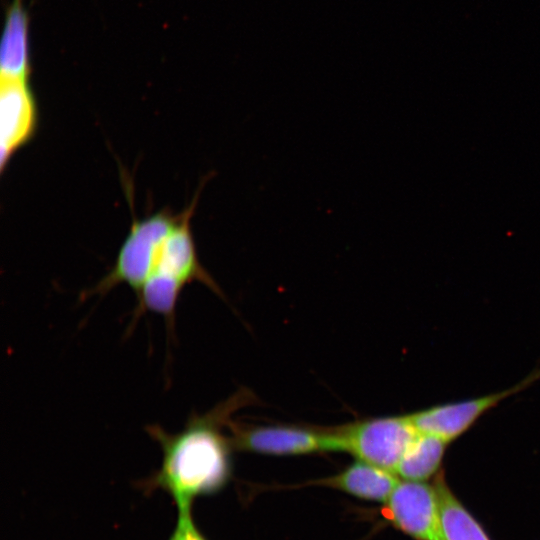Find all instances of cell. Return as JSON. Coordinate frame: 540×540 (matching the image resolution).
<instances>
[{
    "mask_svg": "<svg viewBox=\"0 0 540 540\" xmlns=\"http://www.w3.org/2000/svg\"><path fill=\"white\" fill-rule=\"evenodd\" d=\"M238 400H228L204 415L190 417L184 428L169 433L158 425L146 428L162 450L160 467L143 482L173 500L178 511L192 510L200 496L221 489L230 475V444L221 432Z\"/></svg>",
    "mask_w": 540,
    "mask_h": 540,
    "instance_id": "6da1fadb",
    "label": "cell"
},
{
    "mask_svg": "<svg viewBox=\"0 0 540 540\" xmlns=\"http://www.w3.org/2000/svg\"><path fill=\"white\" fill-rule=\"evenodd\" d=\"M181 216L182 212L173 214L163 209L142 220L134 218L112 269L85 296L103 295L118 284H127L137 294L152 274L163 244Z\"/></svg>",
    "mask_w": 540,
    "mask_h": 540,
    "instance_id": "7a4b0ae2",
    "label": "cell"
},
{
    "mask_svg": "<svg viewBox=\"0 0 540 540\" xmlns=\"http://www.w3.org/2000/svg\"><path fill=\"white\" fill-rule=\"evenodd\" d=\"M334 431L339 437L342 451L394 474L419 432L410 415L367 419Z\"/></svg>",
    "mask_w": 540,
    "mask_h": 540,
    "instance_id": "3957f363",
    "label": "cell"
},
{
    "mask_svg": "<svg viewBox=\"0 0 540 540\" xmlns=\"http://www.w3.org/2000/svg\"><path fill=\"white\" fill-rule=\"evenodd\" d=\"M539 379L540 369H537L507 389L433 406L410 414V417L418 431L436 435L449 443L465 433L487 411L506 398L527 389Z\"/></svg>",
    "mask_w": 540,
    "mask_h": 540,
    "instance_id": "277c9868",
    "label": "cell"
},
{
    "mask_svg": "<svg viewBox=\"0 0 540 540\" xmlns=\"http://www.w3.org/2000/svg\"><path fill=\"white\" fill-rule=\"evenodd\" d=\"M234 447L267 455H300L323 451H342L335 431H314L285 425H232Z\"/></svg>",
    "mask_w": 540,
    "mask_h": 540,
    "instance_id": "5b68a950",
    "label": "cell"
},
{
    "mask_svg": "<svg viewBox=\"0 0 540 540\" xmlns=\"http://www.w3.org/2000/svg\"><path fill=\"white\" fill-rule=\"evenodd\" d=\"M392 523L416 540H444L434 485L424 481H400L386 502Z\"/></svg>",
    "mask_w": 540,
    "mask_h": 540,
    "instance_id": "8992f818",
    "label": "cell"
},
{
    "mask_svg": "<svg viewBox=\"0 0 540 540\" xmlns=\"http://www.w3.org/2000/svg\"><path fill=\"white\" fill-rule=\"evenodd\" d=\"M37 102L29 80L1 79L0 152L3 172L13 155L34 136Z\"/></svg>",
    "mask_w": 540,
    "mask_h": 540,
    "instance_id": "52a82bcc",
    "label": "cell"
},
{
    "mask_svg": "<svg viewBox=\"0 0 540 540\" xmlns=\"http://www.w3.org/2000/svg\"><path fill=\"white\" fill-rule=\"evenodd\" d=\"M203 184L204 182L196 191L191 203L182 211L179 222L166 238L152 274L158 273L168 276L184 286L198 281L222 296L220 287L198 259L191 232V219Z\"/></svg>",
    "mask_w": 540,
    "mask_h": 540,
    "instance_id": "ba28073f",
    "label": "cell"
},
{
    "mask_svg": "<svg viewBox=\"0 0 540 540\" xmlns=\"http://www.w3.org/2000/svg\"><path fill=\"white\" fill-rule=\"evenodd\" d=\"M29 23L23 0H12L5 12L0 44L1 79L29 80L32 72Z\"/></svg>",
    "mask_w": 540,
    "mask_h": 540,
    "instance_id": "9c48e42d",
    "label": "cell"
},
{
    "mask_svg": "<svg viewBox=\"0 0 540 540\" xmlns=\"http://www.w3.org/2000/svg\"><path fill=\"white\" fill-rule=\"evenodd\" d=\"M317 483L362 499L387 502L399 481L396 474L358 460L339 474Z\"/></svg>",
    "mask_w": 540,
    "mask_h": 540,
    "instance_id": "30bf717a",
    "label": "cell"
},
{
    "mask_svg": "<svg viewBox=\"0 0 540 540\" xmlns=\"http://www.w3.org/2000/svg\"><path fill=\"white\" fill-rule=\"evenodd\" d=\"M433 485L438 497L444 540H489L482 527L453 494L442 472L435 476Z\"/></svg>",
    "mask_w": 540,
    "mask_h": 540,
    "instance_id": "8fae6325",
    "label": "cell"
},
{
    "mask_svg": "<svg viewBox=\"0 0 540 540\" xmlns=\"http://www.w3.org/2000/svg\"><path fill=\"white\" fill-rule=\"evenodd\" d=\"M447 444L436 435L419 431L400 460L395 474L404 480H427L438 471Z\"/></svg>",
    "mask_w": 540,
    "mask_h": 540,
    "instance_id": "7c38bea8",
    "label": "cell"
},
{
    "mask_svg": "<svg viewBox=\"0 0 540 540\" xmlns=\"http://www.w3.org/2000/svg\"><path fill=\"white\" fill-rule=\"evenodd\" d=\"M191 511H178L177 522L169 540H206L198 530Z\"/></svg>",
    "mask_w": 540,
    "mask_h": 540,
    "instance_id": "4fadbf2b",
    "label": "cell"
}]
</instances>
